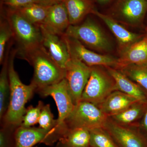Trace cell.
Here are the masks:
<instances>
[{
    "label": "cell",
    "instance_id": "obj_1",
    "mask_svg": "<svg viewBox=\"0 0 147 147\" xmlns=\"http://www.w3.org/2000/svg\"><path fill=\"white\" fill-rule=\"evenodd\" d=\"M18 50L13 49L9 54L8 76L10 99L5 115V121L8 124L20 125L26 109L25 105L36 90V86L31 82L28 85L23 84L14 67V60Z\"/></svg>",
    "mask_w": 147,
    "mask_h": 147
},
{
    "label": "cell",
    "instance_id": "obj_2",
    "mask_svg": "<svg viewBox=\"0 0 147 147\" xmlns=\"http://www.w3.org/2000/svg\"><path fill=\"white\" fill-rule=\"evenodd\" d=\"M19 55L33 67L32 82L36 86V90L56 84L64 78V69L54 61L42 44Z\"/></svg>",
    "mask_w": 147,
    "mask_h": 147
},
{
    "label": "cell",
    "instance_id": "obj_3",
    "mask_svg": "<svg viewBox=\"0 0 147 147\" xmlns=\"http://www.w3.org/2000/svg\"><path fill=\"white\" fill-rule=\"evenodd\" d=\"M8 22L18 43L19 55L27 53L42 45V36L39 27L24 17L17 9L6 7L2 13Z\"/></svg>",
    "mask_w": 147,
    "mask_h": 147
},
{
    "label": "cell",
    "instance_id": "obj_4",
    "mask_svg": "<svg viewBox=\"0 0 147 147\" xmlns=\"http://www.w3.org/2000/svg\"><path fill=\"white\" fill-rule=\"evenodd\" d=\"M116 90L117 89L115 81L105 67H92L90 75L82 93L81 100L98 105Z\"/></svg>",
    "mask_w": 147,
    "mask_h": 147
},
{
    "label": "cell",
    "instance_id": "obj_5",
    "mask_svg": "<svg viewBox=\"0 0 147 147\" xmlns=\"http://www.w3.org/2000/svg\"><path fill=\"white\" fill-rule=\"evenodd\" d=\"M65 34L77 40L87 48L98 52L110 51L112 45L100 27L90 18L80 24L70 25Z\"/></svg>",
    "mask_w": 147,
    "mask_h": 147
},
{
    "label": "cell",
    "instance_id": "obj_6",
    "mask_svg": "<svg viewBox=\"0 0 147 147\" xmlns=\"http://www.w3.org/2000/svg\"><path fill=\"white\" fill-rule=\"evenodd\" d=\"M108 117L97 105L81 100L74 105L64 124L67 129L81 127L90 130L103 127Z\"/></svg>",
    "mask_w": 147,
    "mask_h": 147
},
{
    "label": "cell",
    "instance_id": "obj_7",
    "mask_svg": "<svg viewBox=\"0 0 147 147\" xmlns=\"http://www.w3.org/2000/svg\"><path fill=\"white\" fill-rule=\"evenodd\" d=\"M70 59L65 69L64 78L75 105L81 101L82 93L90 75L91 67L70 53Z\"/></svg>",
    "mask_w": 147,
    "mask_h": 147
},
{
    "label": "cell",
    "instance_id": "obj_8",
    "mask_svg": "<svg viewBox=\"0 0 147 147\" xmlns=\"http://www.w3.org/2000/svg\"><path fill=\"white\" fill-rule=\"evenodd\" d=\"M43 96H51L55 100L59 112L56 127L59 134L64 125V122L69 116L74 107L68 85L65 78L60 82L37 90Z\"/></svg>",
    "mask_w": 147,
    "mask_h": 147
},
{
    "label": "cell",
    "instance_id": "obj_9",
    "mask_svg": "<svg viewBox=\"0 0 147 147\" xmlns=\"http://www.w3.org/2000/svg\"><path fill=\"white\" fill-rule=\"evenodd\" d=\"M69 53L90 67L95 66L110 67L117 69L118 59L111 56L98 54L85 47L77 40L64 34Z\"/></svg>",
    "mask_w": 147,
    "mask_h": 147
},
{
    "label": "cell",
    "instance_id": "obj_10",
    "mask_svg": "<svg viewBox=\"0 0 147 147\" xmlns=\"http://www.w3.org/2000/svg\"><path fill=\"white\" fill-rule=\"evenodd\" d=\"M119 147H147V140L137 126L121 125L110 117L103 127Z\"/></svg>",
    "mask_w": 147,
    "mask_h": 147
},
{
    "label": "cell",
    "instance_id": "obj_11",
    "mask_svg": "<svg viewBox=\"0 0 147 147\" xmlns=\"http://www.w3.org/2000/svg\"><path fill=\"white\" fill-rule=\"evenodd\" d=\"M39 27L42 34V45L58 65L65 70L70 55L64 34L54 33L42 25Z\"/></svg>",
    "mask_w": 147,
    "mask_h": 147
},
{
    "label": "cell",
    "instance_id": "obj_12",
    "mask_svg": "<svg viewBox=\"0 0 147 147\" xmlns=\"http://www.w3.org/2000/svg\"><path fill=\"white\" fill-rule=\"evenodd\" d=\"M15 147H32L40 143L51 145L56 142L51 131L41 127L19 126L14 132Z\"/></svg>",
    "mask_w": 147,
    "mask_h": 147
},
{
    "label": "cell",
    "instance_id": "obj_13",
    "mask_svg": "<svg viewBox=\"0 0 147 147\" xmlns=\"http://www.w3.org/2000/svg\"><path fill=\"white\" fill-rule=\"evenodd\" d=\"M147 11V0H120L117 8L121 21L131 26L139 24Z\"/></svg>",
    "mask_w": 147,
    "mask_h": 147
},
{
    "label": "cell",
    "instance_id": "obj_14",
    "mask_svg": "<svg viewBox=\"0 0 147 147\" xmlns=\"http://www.w3.org/2000/svg\"><path fill=\"white\" fill-rule=\"evenodd\" d=\"M41 25L56 34H65L71 25L67 11L62 2L49 7L45 21Z\"/></svg>",
    "mask_w": 147,
    "mask_h": 147
},
{
    "label": "cell",
    "instance_id": "obj_15",
    "mask_svg": "<svg viewBox=\"0 0 147 147\" xmlns=\"http://www.w3.org/2000/svg\"><path fill=\"white\" fill-rule=\"evenodd\" d=\"M93 14L100 18L115 35L119 43V52L142 39V35L129 31L111 16L96 9Z\"/></svg>",
    "mask_w": 147,
    "mask_h": 147
},
{
    "label": "cell",
    "instance_id": "obj_16",
    "mask_svg": "<svg viewBox=\"0 0 147 147\" xmlns=\"http://www.w3.org/2000/svg\"><path fill=\"white\" fill-rule=\"evenodd\" d=\"M117 69L129 65H147V33L143 38L119 52Z\"/></svg>",
    "mask_w": 147,
    "mask_h": 147
},
{
    "label": "cell",
    "instance_id": "obj_17",
    "mask_svg": "<svg viewBox=\"0 0 147 147\" xmlns=\"http://www.w3.org/2000/svg\"><path fill=\"white\" fill-rule=\"evenodd\" d=\"M139 100L134 98L116 90L110 94L97 106L103 113L110 117L120 113Z\"/></svg>",
    "mask_w": 147,
    "mask_h": 147
},
{
    "label": "cell",
    "instance_id": "obj_18",
    "mask_svg": "<svg viewBox=\"0 0 147 147\" xmlns=\"http://www.w3.org/2000/svg\"><path fill=\"white\" fill-rule=\"evenodd\" d=\"M115 81L117 90L139 100L147 101V93L141 87L122 73L119 69L105 67Z\"/></svg>",
    "mask_w": 147,
    "mask_h": 147
},
{
    "label": "cell",
    "instance_id": "obj_19",
    "mask_svg": "<svg viewBox=\"0 0 147 147\" xmlns=\"http://www.w3.org/2000/svg\"><path fill=\"white\" fill-rule=\"evenodd\" d=\"M147 101L139 100L120 113L109 117L116 123L127 126H137L144 115Z\"/></svg>",
    "mask_w": 147,
    "mask_h": 147
},
{
    "label": "cell",
    "instance_id": "obj_20",
    "mask_svg": "<svg viewBox=\"0 0 147 147\" xmlns=\"http://www.w3.org/2000/svg\"><path fill=\"white\" fill-rule=\"evenodd\" d=\"M68 13L70 25L79 24L95 10L92 0H62Z\"/></svg>",
    "mask_w": 147,
    "mask_h": 147
},
{
    "label": "cell",
    "instance_id": "obj_21",
    "mask_svg": "<svg viewBox=\"0 0 147 147\" xmlns=\"http://www.w3.org/2000/svg\"><path fill=\"white\" fill-rule=\"evenodd\" d=\"M90 134L87 129L77 127L67 129L59 142L69 147H90Z\"/></svg>",
    "mask_w": 147,
    "mask_h": 147
},
{
    "label": "cell",
    "instance_id": "obj_22",
    "mask_svg": "<svg viewBox=\"0 0 147 147\" xmlns=\"http://www.w3.org/2000/svg\"><path fill=\"white\" fill-rule=\"evenodd\" d=\"M10 46L7 47L3 67L0 74V117L2 118L7 106V99L8 88L9 89L8 76V65Z\"/></svg>",
    "mask_w": 147,
    "mask_h": 147
},
{
    "label": "cell",
    "instance_id": "obj_23",
    "mask_svg": "<svg viewBox=\"0 0 147 147\" xmlns=\"http://www.w3.org/2000/svg\"><path fill=\"white\" fill-rule=\"evenodd\" d=\"M49 7L34 3L16 9L32 24L39 27L45 21Z\"/></svg>",
    "mask_w": 147,
    "mask_h": 147
},
{
    "label": "cell",
    "instance_id": "obj_24",
    "mask_svg": "<svg viewBox=\"0 0 147 147\" xmlns=\"http://www.w3.org/2000/svg\"><path fill=\"white\" fill-rule=\"evenodd\" d=\"M118 69L139 85L147 93V65H129Z\"/></svg>",
    "mask_w": 147,
    "mask_h": 147
},
{
    "label": "cell",
    "instance_id": "obj_25",
    "mask_svg": "<svg viewBox=\"0 0 147 147\" xmlns=\"http://www.w3.org/2000/svg\"><path fill=\"white\" fill-rule=\"evenodd\" d=\"M90 147H119L112 136L103 127L90 130Z\"/></svg>",
    "mask_w": 147,
    "mask_h": 147
},
{
    "label": "cell",
    "instance_id": "obj_26",
    "mask_svg": "<svg viewBox=\"0 0 147 147\" xmlns=\"http://www.w3.org/2000/svg\"><path fill=\"white\" fill-rule=\"evenodd\" d=\"M38 123L39 127L52 132L57 141H59V136L56 129L57 120L54 119V115L52 113L49 104L44 105L42 107Z\"/></svg>",
    "mask_w": 147,
    "mask_h": 147
},
{
    "label": "cell",
    "instance_id": "obj_27",
    "mask_svg": "<svg viewBox=\"0 0 147 147\" xmlns=\"http://www.w3.org/2000/svg\"><path fill=\"white\" fill-rule=\"evenodd\" d=\"M13 38V34L8 22L2 14L0 21V63L2 64L8 42Z\"/></svg>",
    "mask_w": 147,
    "mask_h": 147
},
{
    "label": "cell",
    "instance_id": "obj_28",
    "mask_svg": "<svg viewBox=\"0 0 147 147\" xmlns=\"http://www.w3.org/2000/svg\"><path fill=\"white\" fill-rule=\"evenodd\" d=\"M43 105V102L39 101L36 107L30 106L27 108L23 121L19 126L30 127L38 123L40 115Z\"/></svg>",
    "mask_w": 147,
    "mask_h": 147
},
{
    "label": "cell",
    "instance_id": "obj_29",
    "mask_svg": "<svg viewBox=\"0 0 147 147\" xmlns=\"http://www.w3.org/2000/svg\"><path fill=\"white\" fill-rule=\"evenodd\" d=\"M34 3H37L36 0H2L1 5L19 9Z\"/></svg>",
    "mask_w": 147,
    "mask_h": 147
},
{
    "label": "cell",
    "instance_id": "obj_30",
    "mask_svg": "<svg viewBox=\"0 0 147 147\" xmlns=\"http://www.w3.org/2000/svg\"><path fill=\"white\" fill-rule=\"evenodd\" d=\"M0 147H15L14 138L11 139L10 134L5 129L0 131Z\"/></svg>",
    "mask_w": 147,
    "mask_h": 147
},
{
    "label": "cell",
    "instance_id": "obj_31",
    "mask_svg": "<svg viewBox=\"0 0 147 147\" xmlns=\"http://www.w3.org/2000/svg\"><path fill=\"white\" fill-rule=\"evenodd\" d=\"M137 127L139 131L147 140V106L144 114Z\"/></svg>",
    "mask_w": 147,
    "mask_h": 147
},
{
    "label": "cell",
    "instance_id": "obj_32",
    "mask_svg": "<svg viewBox=\"0 0 147 147\" xmlns=\"http://www.w3.org/2000/svg\"><path fill=\"white\" fill-rule=\"evenodd\" d=\"M36 1L37 3L50 6L55 4L61 2L62 1V0H36Z\"/></svg>",
    "mask_w": 147,
    "mask_h": 147
},
{
    "label": "cell",
    "instance_id": "obj_33",
    "mask_svg": "<svg viewBox=\"0 0 147 147\" xmlns=\"http://www.w3.org/2000/svg\"><path fill=\"white\" fill-rule=\"evenodd\" d=\"M98 2L101 4H105L109 2L111 0H96Z\"/></svg>",
    "mask_w": 147,
    "mask_h": 147
},
{
    "label": "cell",
    "instance_id": "obj_34",
    "mask_svg": "<svg viewBox=\"0 0 147 147\" xmlns=\"http://www.w3.org/2000/svg\"><path fill=\"white\" fill-rule=\"evenodd\" d=\"M57 147H69L67 146H65V145L63 144H61V143L59 142V144H58Z\"/></svg>",
    "mask_w": 147,
    "mask_h": 147
},
{
    "label": "cell",
    "instance_id": "obj_35",
    "mask_svg": "<svg viewBox=\"0 0 147 147\" xmlns=\"http://www.w3.org/2000/svg\"></svg>",
    "mask_w": 147,
    "mask_h": 147
}]
</instances>
